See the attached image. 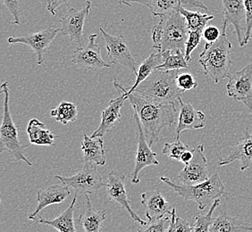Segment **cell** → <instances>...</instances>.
Instances as JSON below:
<instances>
[{"label":"cell","mask_w":252,"mask_h":232,"mask_svg":"<svg viewBox=\"0 0 252 232\" xmlns=\"http://www.w3.org/2000/svg\"><path fill=\"white\" fill-rule=\"evenodd\" d=\"M178 74L179 70L162 71L155 69L133 92L158 103L178 105V99L185 92L176 83Z\"/></svg>","instance_id":"3"},{"label":"cell","mask_w":252,"mask_h":232,"mask_svg":"<svg viewBox=\"0 0 252 232\" xmlns=\"http://www.w3.org/2000/svg\"><path fill=\"white\" fill-rule=\"evenodd\" d=\"M189 29L185 16L179 10L160 16L159 23L152 29L153 48L159 52L166 50L185 53V45Z\"/></svg>","instance_id":"2"},{"label":"cell","mask_w":252,"mask_h":232,"mask_svg":"<svg viewBox=\"0 0 252 232\" xmlns=\"http://www.w3.org/2000/svg\"><path fill=\"white\" fill-rule=\"evenodd\" d=\"M133 117H134L136 130H137L136 135L138 139V149L136 153L135 167L131 174V182L133 184H138L140 183L139 175L141 171L151 165H158L159 162L156 157L157 154L152 151L151 145H149L147 141L139 116L134 113Z\"/></svg>","instance_id":"12"},{"label":"cell","mask_w":252,"mask_h":232,"mask_svg":"<svg viewBox=\"0 0 252 232\" xmlns=\"http://www.w3.org/2000/svg\"><path fill=\"white\" fill-rule=\"evenodd\" d=\"M233 45L228 39L225 29H222L221 36L217 41L206 43L203 51L199 55V62L204 73L211 78L216 84L230 75L231 51Z\"/></svg>","instance_id":"4"},{"label":"cell","mask_w":252,"mask_h":232,"mask_svg":"<svg viewBox=\"0 0 252 232\" xmlns=\"http://www.w3.org/2000/svg\"><path fill=\"white\" fill-rule=\"evenodd\" d=\"M203 37V30H189L188 39L185 45V58L186 61L189 63L191 61V53L194 49H197V47L200 43L201 38Z\"/></svg>","instance_id":"35"},{"label":"cell","mask_w":252,"mask_h":232,"mask_svg":"<svg viewBox=\"0 0 252 232\" xmlns=\"http://www.w3.org/2000/svg\"><path fill=\"white\" fill-rule=\"evenodd\" d=\"M170 224H171V218H159L155 221H149L141 225L139 232H168Z\"/></svg>","instance_id":"33"},{"label":"cell","mask_w":252,"mask_h":232,"mask_svg":"<svg viewBox=\"0 0 252 232\" xmlns=\"http://www.w3.org/2000/svg\"><path fill=\"white\" fill-rule=\"evenodd\" d=\"M0 93L4 95L3 120L0 129V154L7 152L15 157L17 162L24 161L32 166V164L25 156V148L27 145H22L18 138V128L13 121L9 108V83L5 82L1 85Z\"/></svg>","instance_id":"6"},{"label":"cell","mask_w":252,"mask_h":232,"mask_svg":"<svg viewBox=\"0 0 252 232\" xmlns=\"http://www.w3.org/2000/svg\"><path fill=\"white\" fill-rule=\"evenodd\" d=\"M107 202L119 203L122 207L126 209L135 222L140 223L141 225L144 224L145 221H143L131 208V202L126 192V175H117L111 172L107 176Z\"/></svg>","instance_id":"15"},{"label":"cell","mask_w":252,"mask_h":232,"mask_svg":"<svg viewBox=\"0 0 252 232\" xmlns=\"http://www.w3.org/2000/svg\"><path fill=\"white\" fill-rule=\"evenodd\" d=\"M193 157V148L185 151V153L181 156V163H184L185 165H187L190 160L192 159Z\"/></svg>","instance_id":"42"},{"label":"cell","mask_w":252,"mask_h":232,"mask_svg":"<svg viewBox=\"0 0 252 232\" xmlns=\"http://www.w3.org/2000/svg\"><path fill=\"white\" fill-rule=\"evenodd\" d=\"M2 4L5 5L10 14L14 17V24L16 25H21L20 15H21V0H1Z\"/></svg>","instance_id":"39"},{"label":"cell","mask_w":252,"mask_h":232,"mask_svg":"<svg viewBox=\"0 0 252 232\" xmlns=\"http://www.w3.org/2000/svg\"><path fill=\"white\" fill-rule=\"evenodd\" d=\"M178 107L180 114L178 124L175 130V140L179 141L180 135L183 131L189 130H199L206 125V117L201 111H198L194 108L192 103L186 104L183 101L182 97L178 99Z\"/></svg>","instance_id":"18"},{"label":"cell","mask_w":252,"mask_h":232,"mask_svg":"<svg viewBox=\"0 0 252 232\" xmlns=\"http://www.w3.org/2000/svg\"><path fill=\"white\" fill-rule=\"evenodd\" d=\"M160 179L185 200L193 201L197 203L200 211L225 194V187L218 174H214L207 180L196 185L175 183L165 176H162Z\"/></svg>","instance_id":"5"},{"label":"cell","mask_w":252,"mask_h":232,"mask_svg":"<svg viewBox=\"0 0 252 232\" xmlns=\"http://www.w3.org/2000/svg\"><path fill=\"white\" fill-rule=\"evenodd\" d=\"M220 199H218L214 201L209 213L206 215L199 214L197 217L195 218V223L192 227V232H209V229L211 227L213 223L215 218L213 217L214 211L216 208L220 205Z\"/></svg>","instance_id":"32"},{"label":"cell","mask_w":252,"mask_h":232,"mask_svg":"<svg viewBox=\"0 0 252 232\" xmlns=\"http://www.w3.org/2000/svg\"><path fill=\"white\" fill-rule=\"evenodd\" d=\"M78 193H75L73 197L72 203L70 206L63 212L60 213L59 216L55 218L53 220H45L42 217L39 216V223H44L49 226L53 227L55 230L60 232H75L76 229L74 227V218H73V213H74V207L76 203V199H77Z\"/></svg>","instance_id":"27"},{"label":"cell","mask_w":252,"mask_h":232,"mask_svg":"<svg viewBox=\"0 0 252 232\" xmlns=\"http://www.w3.org/2000/svg\"><path fill=\"white\" fill-rule=\"evenodd\" d=\"M119 3L130 6L131 3H140L151 10L152 15L158 17L179 10L180 7H196L208 10L203 2L198 0H119Z\"/></svg>","instance_id":"16"},{"label":"cell","mask_w":252,"mask_h":232,"mask_svg":"<svg viewBox=\"0 0 252 232\" xmlns=\"http://www.w3.org/2000/svg\"><path fill=\"white\" fill-rule=\"evenodd\" d=\"M162 63H163V58H162L161 52L158 51V53L151 54L149 58L143 61V63H141V66L139 67L138 73L136 74L137 77H136L135 83L132 85V87L128 90L124 87V91L126 92V94H130L131 92H133L136 87H138V85L141 84L145 79L149 77L150 74Z\"/></svg>","instance_id":"28"},{"label":"cell","mask_w":252,"mask_h":232,"mask_svg":"<svg viewBox=\"0 0 252 232\" xmlns=\"http://www.w3.org/2000/svg\"><path fill=\"white\" fill-rule=\"evenodd\" d=\"M246 11V26L244 29L243 47H245L252 38V0H244Z\"/></svg>","instance_id":"37"},{"label":"cell","mask_w":252,"mask_h":232,"mask_svg":"<svg viewBox=\"0 0 252 232\" xmlns=\"http://www.w3.org/2000/svg\"><path fill=\"white\" fill-rule=\"evenodd\" d=\"M69 2L70 0H47V10L51 15H56L59 7L62 5L69 6Z\"/></svg>","instance_id":"41"},{"label":"cell","mask_w":252,"mask_h":232,"mask_svg":"<svg viewBox=\"0 0 252 232\" xmlns=\"http://www.w3.org/2000/svg\"><path fill=\"white\" fill-rule=\"evenodd\" d=\"M84 163H92L97 166L106 165L107 150L104 147V141L102 137H89L84 134L82 142Z\"/></svg>","instance_id":"23"},{"label":"cell","mask_w":252,"mask_h":232,"mask_svg":"<svg viewBox=\"0 0 252 232\" xmlns=\"http://www.w3.org/2000/svg\"><path fill=\"white\" fill-rule=\"evenodd\" d=\"M59 31L60 28H48L23 37H10L7 41L9 44H25L29 46L37 56V63L41 65L44 63V54L47 52Z\"/></svg>","instance_id":"14"},{"label":"cell","mask_w":252,"mask_h":232,"mask_svg":"<svg viewBox=\"0 0 252 232\" xmlns=\"http://www.w3.org/2000/svg\"><path fill=\"white\" fill-rule=\"evenodd\" d=\"M176 83L178 87L184 91L191 90L198 87V83L190 73H179L176 78Z\"/></svg>","instance_id":"38"},{"label":"cell","mask_w":252,"mask_h":232,"mask_svg":"<svg viewBox=\"0 0 252 232\" xmlns=\"http://www.w3.org/2000/svg\"><path fill=\"white\" fill-rule=\"evenodd\" d=\"M97 165L92 163H84L83 170L71 177H63L56 175L55 179H59L63 185L72 187L75 189L76 193L83 195H92L97 190L107 187V183L104 182L101 175L97 169Z\"/></svg>","instance_id":"7"},{"label":"cell","mask_w":252,"mask_h":232,"mask_svg":"<svg viewBox=\"0 0 252 232\" xmlns=\"http://www.w3.org/2000/svg\"><path fill=\"white\" fill-rule=\"evenodd\" d=\"M227 95L236 101L242 102L252 116V62L229 76Z\"/></svg>","instance_id":"9"},{"label":"cell","mask_w":252,"mask_h":232,"mask_svg":"<svg viewBox=\"0 0 252 232\" xmlns=\"http://www.w3.org/2000/svg\"><path fill=\"white\" fill-rule=\"evenodd\" d=\"M67 7V13L59 20L61 25L60 31L63 35L68 36L72 43L77 46L78 48H82L84 46L83 28L85 20L92 9V2L91 0H87L86 5L81 10L74 9L69 6Z\"/></svg>","instance_id":"8"},{"label":"cell","mask_w":252,"mask_h":232,"mask_svg":"<svg viewBox=\"0 0 252 232\" xmlns=\"http://www.w3.org/2000/svg\"><path fill=\"white\" fill-rule=\"evenodd\" d=\"M179 12L185 16L187 27L189 30H204L209 21L214 19L213 15L202 14L200 12H192L185 7H180Z\"/></svg>","instance_id":"30"},{"label":"cell","mask_w":252,"mask_h":232,"mask_svg":"<svg viewBox=\"0 0 252 232\" xmlns=\"http://www.w3.org/2000/svg\"><path fill=\"white\" fill-rule=\"evenodd\" d=\"M162 53L163 63L158 65L157 69L162 71H171V70H181L187 69L188 62L186 61L185 55L182 51H171L166 50Z\"/></svg>","instance_id":"29"},{"label":"cell","mask_w":252,"mask_h":232,"mask_svg":"<svg viewBox=\"0 0 252 232\" xmlns=\"http://www.w3.org/2000/svg\"><path fill=\"white\" fill-rule=\"evenodd\" d=\"M141 203L145 207L146 217L149 221H155L165 216V213H172L169 203L158 190H150L141 194Z\"/></svg>","instance_id":"22"},{"label":"cell","mask_w":252,"mask_h":232,"mask_svg":"<svg viewBox=\"0 0 252 232\" xmlns=\"http://www.w3.org/2000/svg\"><path fill=\"white\" fill-rule=\"evenodd\" d=\"M70 196V190L67 185L60 186L58 184L51 185L47 189H40L37 191V202L38 205L33 213L28 216L29 220H36L39 212L44 208L55 204L62 203Z\"/></svg>","instance_id":"21"},{"label":"cell","mask_w":252,"mask_h":232,"mask_svg":"<svg viewBox=\"0 0 252 232\" xmlns=\"http://www.w3.org/2000/svg\"><path fill=\"white\" fill-rule=\"evenodd\" d=\"M99 30L106 41L107 56L111 63H120L137 74V63L131 56V50L124 35L120 34L118 36H113L111 34L107 33L102 27L99 28Z\"/></svg>","instance_id":"10"},{"label":"cell","mask_w":252,"mask_h":232,"mask_svg":"<svg viewBox=\"0 0 252 232\" xmlns=\"http://www.w3.org/2000/svg\"><path fill=\"white\" fill-rule=\"evenodd\" d=\"M27 134L29 136L30 143L37 145H55L54 141L59 138L54 131L46 129L44 123L36 118L29 121Z\"/></svg>","instance_id":"26"},{"label":"cell","mask_w":252,"mask_h":232,"mask_svg":"<svg viewBox=\"0 0 252 232\" xmlns=\"http://www.w3.org/2000/svg\"><path fill=\"white\" fill-rule=\"evenodd\" d=\"M97 38V34L90 35L87 46L78 48L73 52L71 58L72 63L95 72L102 68L112 67V63H107L102 58L100 47L96 43Z\"/></svg>","instance_id":"11"},{"label":"cell","mask_w":252,"mask_h":232,"mask_svg":"<svg viewBox=\"0 0 252 232\" xmlns=\"http://www.w3.org/2000/svg\"><path fill=\"white\" fill-rule=\"evenodd\" d=\"M189 149H190L189 145H185L179 140L175 141L173 143H165L162 149V154L167 155L171 159H175L180 162L182 155L185 151Z\"/></svg>","instance_id":"34"},{"label":"cell","mask_w":252,"mask_h":232,"mask_svg":"<svg viewBox=\"0 0 252 232\" xmlns=\"http://www.w3.org/2000/svg\"><path fill=\"white\" fill-rule=\"evenodd\" d=\"M252 232V224L246 223L238 217H233L223 211L215 218L209 232Z\"/></svg>","instance_id":"25"},{"label":"cell","mask_w":252,"mask_h":232,"mask_svg":"<svg viewBox=\"0 0 252 232\" xmlns=\"http://www.w3.org/2000/svg\"><path fill=\"white\" fill-rule=\"evenodd\" d=\"M86 204L83 213L78 218V223L81 224L86 232H99L103 228V223L107 217V210L97 211L93 207L89 195H85Z\"/></svg>","instance_id":"24"},{"label":"cell","mask_w":252,"mask_h":232,"mask_svg":"<svg viewBox=\"0 0 252 232\" xmlns=\"http://www.w3.org/2000/svg\"><path fill=\"white\" fill-rule=\"evenodd\" d=\"M114 86L120 87L124 91V87H122L116 78L114 79ZM126 95L128 96L131 107H133L134 113L141 120L149 145L151 146L154 145L159 140L161 131L166 127L175 124V113L178 105L158 103L137 92Z\"/></svg>","instance_id":"1"},{"label":"cell","mask_w":252,"mask_h":232,"mask_svg":"<svg viewBox=\"0 0 252 232\" xmlns=\"http://www.w3.org/2000/svg\"><path fill=\"white\" fill-rule=\"evenodd\" d=\"M239 161L241 171H246L252 165V134L247 131L244 136L240 139L236 145L230 147L227 156H219V166H226L233 162Z\"/></svg>","instance_id":"17"},{"label":"cell","mask_w":252,"mask_h":232,"mask_svg":"<svg viewBox=\"0 0 252 232\" xmlns=\"http://www.w3.org/2000/svg\"><path fill=\"white\" fill-rule=\"evenodd\" d=\"M119 97L114 98L108 103L107 107L102 112L101 122L92 137H103L108 131H111L117 122H121V108L124 103L128 99V96L122 90L120 87H116Z\"/></svg>","instance_id":"20"},{"label":"cell","mask_w":252,"mask_h":232,"mask_svg":"<svg viewBox=\"0 0 252 232\" xmlns=\"http://www.w3.org/2000/svg\"><path fill=\"white\" fill-rule=\"evenodd\" d=\"M171 224H170L168 232H192V227H190L189 223L176 215V209L173 208L171 213Z\"/></svg>","instance_id":"36"},{"label":"cell","mask_w":252,"mask_h":232,"mask_svg":"<svg viewBox=\"0 0 252 232\" xmlns=\"http://www.w3.org/2000/svg\"><path fill=\"white\" fill-rule=\"evenodd\" d=\"M50 116L55 117L57 121L66 125L68 122H72L76 120L78 116L77 107L71 102H61L59 107L51 110Z\"/></svg>","instance_id":"31"},{"label":"cell","mask_w":252,"mask_h":232,"mask_svg":"<svg viewBox=\"0 0 252 232\" xmlns=\"http://www.w3.org/2000/svg\"><path fill=\"white\" fill-rule=\"evenodd\" d=\"M221 33L222 32L216 26H207L203 30V38L206 42L212 43L220 38Z\"/></svg>","instance_id":"40"},{"label":"cell","mask_w":252,"mask_h":232,"mask_svg":"<svg viewBox=\"0 0 252 232\" xmlns=\"http://www.w3.org/2000/svg\"><path fill=\"white\" fill-rule=\"evenodd\" d=\"M185 165V168L178 175L182 183L196 185L209 179L208 160L204 154L203 144H199L194 147L192 159Z\"/></svg>","instance_id":"13"},{"label":"cell","mask_w":252,"mask_h":232,"mask_svg":"<svg viewBox=\"0 0 252 232\" xmlns=\"http://www.w3.org/2000/svg\"><path fill=\"white\" fill-rule=\"evenodd\" d=\"M223 7V28L227 30L229 25H233L237 35L240 46L243 48V21L246 18V11L244 0H222Z\"/></svg>","instance_id":"19"}]
</instances>
